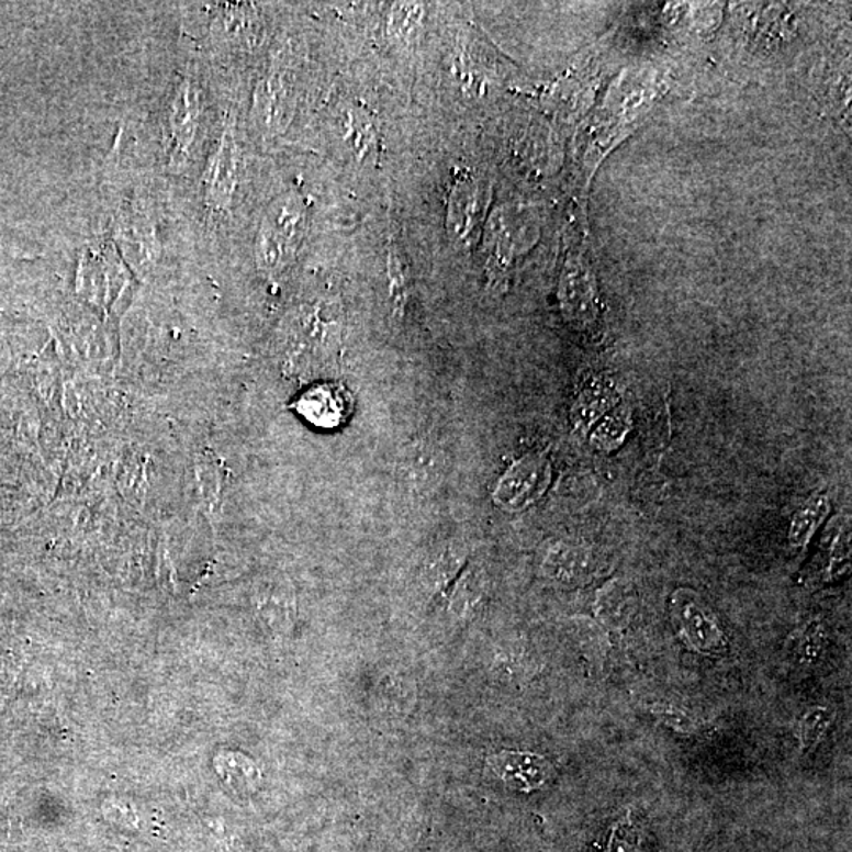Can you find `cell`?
I'll return each instance as SVG.
<instances>
[{"label": "cell", "instance_id": "obj_1", "mask_svg": "<svg viewBox=\"0 0 852 852\" xmlns=\"http://www.w3.org/2000/svg\"><path fill=\"white\" fill-rule=\"evenodd\" d=\"M305 209L295 197H283L270 205L256 238V262L264 276L276 278L294 259L301 245Z\"/></svg>", "mask_w": 852, "mask_h": 852}, {"label": "cell", "instance_id": "obj_2", "mask_svg": "<svg viewBox=\"0 0 852 852\" xmlns=\"http://www.w3.org/2000/svg\"><path fill=\"white\" fill-rule=\"evenodd\" d=\"M670 615L679 637L693 651L718 657L728 652L727 634L710 606L698 592L679 587L670 598Z\"/></svg>", "mask_w": 852, "mask_h": 852}, {"label": "cell", "instance_id": "obj_3", "mask_svg": "<svg viewBox=\"0 0 852 852\" xmlns=\"http://www.w3.org/2000/svg\"><path fill=\"white\" fill-rule=\"evenodd\" d=\"M550 482V460L541 453H527L501 475L491 497L502 511L523 512L543 496Z\"/></svg>", "mask_w": 852, "mask_h": 852}, {"label": "cell", "instance_id": "obj_4", "mask_svg": "<svg viewBox=\"0 0 852 852\" xmlns=\"http://www.w3.org/2000/svg\"><path fill=\"white\" fill-rule=\"evenodd\" d=\"M201 121V93L197 82L182 79L172 93L168 110L169 144L176 160H186L190 154Z\"/></svg>", "mask_w": 852, "mask_h": 852}, {"label": "cell", "instance_id": "obj_5", "mask_svg": "<svg viewBox=\"0 0 852 852\" xmlns=\"http://www.w3.org/2000/svg\"><path fill=\"white\" fill-rule=\"evenodd\" d=\"M446 455L431 440L421 439L403 450L399 474L404 486L421 496L439 489L446 474Z\"/></svg>", "mask_w": 852, "mask_h": 852}, {"label": "cell", "instance_id": "obj_6", "mask_svg": "<svg viewBox=\"0 0 852 852\" xmlns=\"http://www.w3.org/2000/svg\"><path fill=\"white\" fill-rule=\"evenodd\" d=\"M237 143L233 128H227L204 172L205 200L212 209L222 211L231 204L237 189Z\"/></svg>", "mask_w": 852, "mask_h": 852}, {"label": "cell", "instance_id": "obj_7", "mask_svg": "<svg viewBox=\"0 0 852 852\" xmlns=\"http://www.w3.org/2000/svg\"><path fill=\"white\" fill-rule=\"evenodd\" d=\"M193 477L198 507L212 527H216L225 507V464L211 449L198 450L193 457Z\"/></svg>", "mask_w": 852, "mask_h": 852}, {"label": "cell", "instance_id": "obj_8", "mask_svg": "<svg viewBox=\"0 0 852 852\" xmlns=\"http://www.w3.org/2000/svg\"><path fill=\"white\" fill-rule=\"evenodd\" d=\"M541 570L559 584H581L590 581L597 570L594 552L583 545L556 541L547 550Z\"/></svg>", "mask_w": 852, "mask_h": 852}, {"label": "cell", "instance_id": "obj_9", "mask_svg": "<svg viewBox=\"0 0 852 852\" xmlns=\"http://www.w3.org/2000/svg\"><path fill=\"white\" fill-rule=\"evenodd\" d=\"M490 765L502 782L523 793L540 788L551 774L547 760L532 753L502 752L491 758Z\"/></svg>", "mask_w": 852, "mask_h": 852}, {"label": "cell", "instance_id": "obj_10", "mask_svg": "<svg viewBox=\"0 0 852 852\" xmlns=\"http://www.w3.org/2000/svg\"><path fill=\"white\" fill-rule=\"evenodd\" d=\"M619 392L608 378L592 377L583 382L572 407V424L581 433L590 431L592 425L615 410Z\"/></svg>", "mask_w": 852, "mask_h": 852}, {"label": "cell", "instance_id": "obj_11", "mask_svg": "<svg viewBox=\"0 0 852 852\" xmlns=\"http://www.w3.org/2000/svg\"><path fill=\"white\" fill-rule=\"evenodd\" d=\"M561 303L567 320L580 327L592 326L597 317L595 292L584 270L570 264L561 281Z\"/></svg>", "mask_w": 852, "mask_h": 852}, {"label": "cell", "instance_id": "obj_12", "mask_svg": "<svg viewBox=\"0 0 852 852\" xmlns=\"http://www.w3.org/2000/svg\"><path fill=\"white\" fill-rule=\"evenodd\" d=\"M294 407L310 424L326 428L339 424L345 414V402L332 385H316L306 390L299 396Z\"/></svg>", "mask_w": 852, "mask_h": 852}, {"label": "cell", "instance_id": "obj_13", "mask_svg": "<svg viewBox=\"0 0 852 852\" xmlns=\"http://www.w3.org/2000/svg\"><path fill=\"white\" fill-rule=\"evenodd\" d=\"M595 615L609 628H623L637 609V595L627 581L615 580L598 592Z\"/></svg>", "mask_w": 852, "mask_h": 852}, {"label": "cell", "instance_id": "obj_14", "mask_svg": "<svg viewBox=\"0 0 852 852\" xmlns=\"http://www.w3.org/2000/svg\"><path fill=\"white\" fill-rule=\"evenodd\" d=\"M287 79L281 75H272L262 82L256 97L259 119L266 128L277 132L287 126L291 101H289Z\"/></svg>", "mask_w": 852, "mask_h": 852}, {"label": "cell", "instance_id": "obj_15", "mask_svg": "<svg viewBox=\"0 0 852 852\" xmlns=\"http://www.w3.org/2000/svg\"><path fill=\"white\" fill-rule=\"evenodd\" d=\"M830 512V501L826 494H815L793 516L788 541L791 551L803 552L814 539L816 530L825 523Z\"/></svg>", "mask_w": 852, "mask_h": 852}, {"label": "cell", "instance_id": "obj_16", "mask_svg": "<svg viewBox=\"0 0 852 852\" xmlns=\"http://www.w3.org/2000/svg\"><path fill=\"white\" fill-rule=\"evenodd\" d=\"M480 209H482V201H480L479 186L468 180L458 183L451 193L449 216L455 236L461 240L469 236L472 227L475 226V220L479 218Z\"/></svg>", "mask_w": 852, "mask_h": 852}, {"label": "cell", "instance_id": "obj_17", "mask_svg": "<svg viewBox=\"0 0 852 852\" xmlns=\"http://www.w3.org/2000/svg\"><path fill=\"white\" fill-rule=\"evenodd\" d=\"M833 717H836L833 710L826 706H816L804 715L797 732L804 753H811L818 749L821 740L828 735L829 728L832 727Z\"/></svg>", "mask_w": 852, "mask_h": 852}, {"label": "cell", "instance_id": "obj_18", "mask_svg": "<svg viewBox=\"0 0 852 852\" xmlns=\"http://www.w3.org/2000/svg\"><path fill=\"white\" fill-rule=\"evenodd\" d=\"M630 429V421L624 411H612L598 421L592 433V444L598 450H613L620 446Z\"/></svg>", "mask_w": 852, "mask_h": 852}, {"label": "cell", "instance_id": "obj_19", "mask_svg": "<svg viewBox=\"0 0 852 852\" xmlns=\"http://www.w3.org/2000/svg\"><path fill=\"white\" fill-rule=\"evenodd\" d=\"M851 569V530L843 527L828 551L826 564L822 567V580L837 581L850 573Z\"/></svg>", "mask_w": 852, "mask_h": 852}, {"label": "cell", "instance_id": "obj_20", "mask_svg": "<svg viewBox=\"0 0 852 852\" xmlns=\"http://www.w3.org/2000/svg\"><path fill=\"white\" fill-rule=\"evenodd\" d=\"M389 294L392 299L393 313L403 316L410 295V280L404 266L402 253L392 248L388 256Z\"/></svg>", "mask_w": 852, "mask_h": 852}, {"label": "cell", "instance_id": "obj_21", "mask_svg": "<svg viewBox=\"0 0 852 852\" xmlns=\"http://www.w3.org/2000/svg\"><path fill=\"white\" fill-rule=\"evenodd\" d=\"M646 707L660 724L673 729V731L681 732V735H696L699 731L698 720L687 710L677 707L676 704L657 702L648 704Z\"/></svg>", "mask_w": 852, "mask_h": 852}, {"label": "cell", "instance_id": "obj_22", "mask_svg": "<svg viewBox=\"0 0 852 852\" xmlns=\"http://www.w3.org/2000/svg\"><path fill=\"white\" fill-rule=\"evenodd\" d=\"M424 18V9L417 3H399L390 18V32L399 38L414 37Z\"/></svg>", "mask_w": 852, "mask_h": 852}, {"label": "cell", "instance_id": "obj_23", "mask_svg": "<svg viewBox=\"0 0 852 852\" xmlns=\"http://www.w3.org/2000/svg\"><path fill=\"white\" fill-rule=\"evenodd\" d=\"M822 631L818 626H807L803 635L797 639L796 652L803 662H811L816 659V653L821 651Z\"/></svg>", "mask_w": 852, "mask_h": 852}, {"label": "cell", "instance_id": "obj_24", "mask_svg": "<svg viewBox=\"0 0 852 852\" xmlns=\"http://www.w3.org/2000/svg\"><path fill=\"white\" fill-rule=\"evenodd\" d=\"M606 852H638L637 841H635V830L626 822H620L613 830L609 839L608 851Z\"/></svg>", "mask_w": 852, "mask_h": 852}]
</instances>
